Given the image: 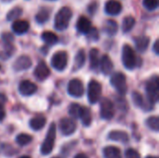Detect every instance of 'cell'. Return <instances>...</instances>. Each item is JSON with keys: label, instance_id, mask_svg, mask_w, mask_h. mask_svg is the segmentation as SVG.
I'll return each mask as SVG.
<instances>
[{"label": "cell", "instance_id": "cell-1", "mask_svg": "<svg viewBox=\"0 0 159 158\" xmlns=\"http://www.w3.org/2000/svg\"><path fill=\"white\" fill-rule=\"evenodd\" d=\"M122 62L126 69L133 70L140 65L141 60L136 56L135 51L129 45H124L122 48Z\"/></svg>", "mask_w": 159, "mask_h": 158}, {"label": "cell", "instance_id": "cell-2", "mask_svg": "<svg viewBox=\"0 0 159 158\" xmlns=\"http://www.w3.org/2000/svg\"><path fill=\"white\" fill-rule=\"evenodd\" d=\"M72 10L68 7H61L57 15L55 16L54 20V27L58 31H63L67 29L69 26L70 20L72 19Z\"/></svg>", "mask_w": 159, "mask_h": 158}, {"label": "cell", "instance_id": "cell-3", "mask_svg": "<svg viewBox=\"0 0 159 158\" xmlns=\"http://www.w3.org/2000/svg\"><path fill=\"white\" fill-rule=\"evenodd\" d=\"M55 140H56V125H55V123H51L48 128V130L47 132L46 139L44 140V142L40 147V152L42 155L48 156L52 152V150L54 148Z\"/></svg>", "mask_w": 159, "mask_h": 158}, {"label": "cell", "instance_id": "cell-4", "mask_svg": "<svg viewBox=\"0 0 159 158\" xmlns=\"http://www.w3.org/2000/svg\"><path fill=\"white\" fill-rule=\"evenodd\" d=\"M146 95L147 100L156 104L159 99V78L157 75L152 76L146 84Z\"/></svg>", "mask_w": 159, "mask_h": 158}, {"label": "cell", "instance_id": "cell-5", "mask_svg": "<svg viewBox=\"0 0 159 158\" xmlns=\"http://www.w3.org/2000/svg\"><path fill=\"white\" fill-rule=\"evenodd\" d=\"M110 83L117 90V92L120 95H125L127 93V90H128L127 79L123 73L116 72L113 74L110 78Z\"/></svg>", "mask_w": 159, "mask_h": 158}, {"label": "cell", "instance_id": "cell-6", "mask_svg": "<svg viewBox=\"0 0 159 158\" xmlns=\"http://www.w3.org/2000/svg\"><path fill=\"white\" fill-rule=\"evenodd\" d=\"M102 96V85L95 79H92L89 83L88 87V99L89 103L95 104L101 100Z\"/></svg>", "mask_w": 159, "mask_h": 158}, {"label": "cell", "instance_id": "cell-7", "mask_svg": "<svg viewBox=\"0 0 159 158\" xmlns=\"http://www.w3.org/2000/svg\"><path fill=\"white\" fill-rule=\"evenodd\" d=\"M100 115L101 117L104 120H111L115 116V105L112 101L107 98L101 100Z\"/></svg>", "mask_w": 159, "mask_h": 158}, {"label": "cell", "instance_id": "cell-8", "mask_svg": "<svg viewBox=\"0 0 159 158\" xmlns=\"http://www.w3.org/2000/svg\"><path fill=\"white\" fill-rule=\"evenodd\" d=\"M51 66L57 71H63L68 63V55L65 51H58L51 58Z\"/></svg>", "mask_w": 159, "mask_h": 158}, {"label": "cell", "instance_id": "cell-9", "mask_svg": "<svg viewBox=\"0 0 159 158\" xmlns=\"http://www.w3.org/2000/svg\"><path fill=\"white\" fill-rule=\"evenodd\" d=\"M67 92L74 98H81L85 93V88L82 81L77 78L70 80L67 86Z\"/></svg>", "mask_w": 159, "mask_h": 158}, {"label": "cell", "instance_id": "cell-10", "mask_svg": "<svg viewBox=\"0 0 159 158\" xmlns=\"http://www.w3.org/2000/svg\"><path fill=\"white\" fill-rule=\"evenodd\" d=\"M76 123L72 118H61L59 122V129L62 135L70 136L74 134L76 130Z\"/></svg>", "mask_w": 159, "mask_h": 158}, {"label": "cell", "instance_id": "cell-11", "mask_svg": "<svg viewBox=\"0 0 159 158\" xmlns=\"http://www.w3.org/2000/svg\"><path fill=\"white\" fill-rule=\"evenodd\" d=\"M132 102L135 104L136 107L141 108L142 110L144 111H151L154 109L153 103H151L147 99H144V97L138 91H133L132 92Z\"/></svg>", "mask_w": 159, "mask_h": 158}, {"label": "cell", "instance_id": "cell-12", "mask_svg": "<svg viewBox=\"0 0 159 158\" xmlns=\"http://www.w3.org/2000/svg\"><path fill=\"white\" fill-rule=\"evenodd\" d=\"M34 74L35 76V78L39 81H44L46 80L49 74H50V70L48 68V66L47 65V63L44 61H40L38 62V64L36 65Z\"/></svg>", "mask_w": 159, "mask_h": 158}, {"label": "cell", "instance_id": "cell-13", "mask_svg": "<svg viewBox=\"0 0 159 158\" xmlns=\"http://www.w3.org/2000/svg\"><path fill=\"white\" fill-rule=\"evenodd\" d=\"M37 90V86L30 80H23L19 85V92L25 97L34 95Z\"/></svg>", "mask_w": 159, "mask_h": 158}, {"label": "cell", "instance_id": "cell-14", "mask_svg": "<svg viewBox=\"0 0 159 158\" xmlns=\"http://www.w3.org/2000/svg\"><path fill=\"white\" fill-rule=\"evenodd\" d=\"M32 66V60L26 55L20 56L13 63V69L16 72H21L28 70Z\"/></svg>", "mask_w": 159, "mask_h": 158}, {"label": "cell", "instance_id": "cell-15", "mask_svg": "<svg viewBox=\"0 0 159 158\" xmlns=\"http://www.w3.org/2000/svg\"><path fill=\"white\" fill-rule=\"evenodd\" d=\"M104 10L109 15H112V16L118 15L122 10V5L117 0H108L105 3Z\"/></svg>", "mask_w": 159, "mask_h": 158}, {"label": "cell", "instance_id": "cell-16", "mask_svg": "<svg viewBox=\"0 0 159 158\" xmlns=\"http://www.w3.org/2000/svg\"><path fill=\"white\" fill-rule=\"evenodd\" d=\"M99 67H100L101 72L105 75H109L113 72L114 64H113V62H112V61L108 55H103L102 57V59L100 60Z\"/></svg>", "mask_w": 159, "mask_h": 158}, {"label": "cell", "instance_id": "cell-17", "mask_svg": "<svg viewBox=\"0 0 159 158\" xmlns=\"http://www.w3.org/2000/svg\"><path fill=\"white\" fill-rule=\"evenodd\" d=\"M30 24L25 20H16L12 23V30L17 34H23L29 30Z\"/></svg>", "mask_w": 159, "mask_h": 158}, {"label": "cell", "instance_id": "cell-18", "mask_svg": "<svg viewBox=\"0 0 159 158\" xmlns=\"http://www.w3.org/2000/svg\"><path fill=\"white\" fill-rule=\"evenodd\" d=\"M108 139L114 142H120L127 143L129 141V136L127 132L122 130H113L108 134Z\"/></svg>", "mask_w": 159, "mask_h": 158}, {"label": "cell", "instance_id": "cell-19", "mask_svg": "<svg viewBox=\"0 0 159 158\" xmlns=\"http://www.w3.org/2000/svg\"><path fill=\"white\" fill-rule=\"evenodd\" d=\"M92 28L91 26V22L90 20L85 17V16H81L78 20H77V22H76V29L79 33L81 34H87L89 33V31Z\"/></svg>", "mask_w": 159, "mask_h": 158}, {"label": "cell", "instance_id": "cell-20", "mask_svg": "<svg viewBox=\"0 0 159 158\" xmlns=\"http://www.w3.org/2000/svg\"><path fill=\"white\" fill-rule=\"evenodd\" d=\"M47 123V119L44 115H36L34 117H33L30 122H29V125H30V128L34 130V131H38L40 129H42L45 125Z\"/></svg>", "mask_w": 159, "mask_h": 158}, {"label": "cell", "instance_id": "cell-21", "mask_svg": "<svg viewBox=\"0 0 159 158\" xmlns=\"http://www.w3.org/2000/svg\"><path fill=\"white\" fill-rule=\"evenodd\" d=\"M135 47H136V49L138 52L140 53H143L147 50L148 47H149V44H150V39L148 36H145V35H142V36H139L137 38H135Z\"/></svg>", "mask_w": 159, "mask_h": 158}, {"label": "cell", "instance_id": "cell-22", "mask_svg": "<svg viewBox=\"0 0 159 158\" xmlns=\"http://www.w3.org/2000/svg\"><path fill=\"white\" fill-rule=\"evenodd\" d=\"M86 62V52L84 49H79L75 57V62H74V71L80 70Z\"/></svg>", "mask_w": 159, "mask_h": 158}, {"label": "cell", "instance_id": "cell-23", "mask_svg": "<svg viewBox=\"0 0 159 158\" xmlns=\"http://www.w3.org/2000/svg\"><path fill=\"white\" fill-rule=\"evenodd\" d=\"M103 31L105 34H107L110 36L116 35L118 31L117 22L114 20H107V21H105L103 25Z\"/></svg>", "mask_w": 159, "mask_h": 158}, {"label": "cell", "instance_id": "cell-24", "mask_svg": "<svg viewBox=\"0 0 159 158\" xmlns=\"http://www.w3.org/2000/svg\"><path fill=\"white\" fill-rule=\"evenodd\" d=\"M104 158H122L121 151L116 146H106L103 148Z\"/></svg>", "mask_w": 159, "mask_h": 158}, {"label": "cell", "instance_id": "cell-25", "mask_svg": "<svg viewBox=\"0 0 159 158\" xmlns=\"http://www.w3.org/2000/svg\"><path fill=\"white\" fill-rule=\"evenodd\" d=\"M100 64V53L97 48H92L89 51V67L91 70L99 68Z\"/></svg>", "mask_w": 159, "mask_h": 158}, {"label": "cell", "instance_id": "cell-26", "mask_svg": "<svg viewBox=\"0 0 159 158\" xmlns=\"http://www.w3.org/2000/svg\"><path fill=\"white\" fill-rule=\"evenodd\" d=\"M79 118L81 119L82 124L85 127H89L90 124H91V122H92V115H91V112H90L89 108H88V107H82V110H81Z\"/></svg>", "mask_w": 159, "mask_h": 158}, {"label": "cell", "instance_id": "cell-27", "mask_svg": "<svg viewBox=\"0 0 159 158\" xmlns=\"http://www.w3.org/2000/svg\"><path fill=\"white\" fill-rule=\"evenodd\" d=\"M41 38L46 43L47 46H53L57 44L59 41L57 34H55L52 32H44L41 35Z\"/></svg>", "mask_w": 159, "mask_h": 158}, {"label": "cell", "instance_id": "cell-28", "mask_svg": "<svg viewBox=\"0 0 159 158\" xmlns=\"http://www.w3.org/2000/svg\"><path fill=\"white\" fill-rule=\"evenodd\" d=\"M135 23H136V20H135L134 17L127 16L126 18H124L123 22H122V31H123V33H125V34L129 33L133 29Z\"/></svg>", "mask_w": 159, "mask_h": 158}, {"label": "cell", "instance_id": "cell-29", "mask_svg": "<svg viewBox=\"0 0 159 158\" xmlns=\"http://www.w3.org/2000/svg\"><path fill=\"white\" fill-rule=\"evenodd\" d=\"M48 19H49V11L48 10V8L45 7L40 8V10L35 15V20L39 24L46 23L48 20Z\"/></svg>", "mask_w": 159, "mask_h": 158}, {"label": "cell", "instance_id": "cell-30", "mask_svg": "<svg viewBox=\"0 0 159 158\" xmlns=\"http://www.w3.org/2000/svg\"><path fill=\"white\" fill-rule=\"evenodd\" d=\"M33 141V137L26 133H20L16 137V142L20 146H25L28 145Z\"/></svg>", "mask_w": 159, "mask_h": 158}, {"label": "cell", "instance_id": "cell-31", "mask_svg": "<svg viewBox=\"0 0 159 158\" xmlns=\"http://www.w3.org/2000/svg\"><path fill=\"white\" fill-rule=\"evenodd\" d=\"M82 107L80 104L78 103H72L69 108H68V113L69 115L73 117V118H79V115H80V113H81V110H82Z\"/></svg>", "mask_w": 159, "mask_h": 158}, {"label": "cell", "instance_id": "cell-32", "mask_svg": "<svg viewBox=\"0 0 159 158\" xmlns=\"http://www.w3.org/2000/svg\"><path fill=\"white\" fill-rule=\"evenodd\" d=\"M22 14V8L20 7H15L12 9H10L7 15V20H16Z\"/></svg>", "mask_w": 159, "mask_h": 158}, {"label": "cell", "instance_id": "cell-33", "mask_svg": "<svg viewBox=\"0 0 159 158\" xmlns=\"http://www.w3.org/2000/svg\"><path fill=\"white\" fill-rule=\"evenodd\" d=\"M146 126L153 131L157 132L159 130V118L157 116H150L146 120Z\"/></svg>", "mask_w": 159, "mask_h": 158}, {"label": "cell", "instance_id": "cell-34", "mask_svg": "<svg viewBox=\"0 0 159 158\" xmlns=\"http://www.w3.org/2000/svg\"><path fill=\"white\" fill-rule=\"evenodd\" d=\"M0 153L6 156H12L16 153L15 149L12 148V146L6 144V143H0Z\"/></svg>", "mask_w": 159, "mask_h": 158}, {"label": "cell", "instance_id": "cell-35", "mask_svg": "<svg viewBox=\"0 0 159 158\" xmlns=\"http://www.w3.org/2000/svg\"><path fill=\"white\" fill-rule=\"evenodd\" d=\"M143 7L149 11H154L158 7V0H143Z\"/></svg>", "mask_w": 159, "mask_h": 158}, {"label": "cell", "instance_id": "cell-36", "mask_svg": "<svg viewBox=\"0 0 159 158\" xmlns=\"http://www.w3.org/2000/svg\"><path fill=\"white\" fill-rule=\"evenodd\" d=\"M14 52V47L12 45H8V46H6V48L4 51L0 52V59H3V60H7L8 59L9 57L12 56Z\"/></svg>", "mask_w": 159, "mask_h": 158}, {"label": "cell", "instance_id": "cell-37", "mask_svg": "<svg viewBox=\"0 0 159 158\" xmlns=\"http://www.w3.org/2000/svg\"><path fill=\"white\" fill-rule=\"evenodd\" d=\"M86 35H87V38H88L89 41H92V42L97 41V40L99 39V37H100V34H99L98 30H97L96 28H94V27H92V28L89 31V33H88Z\"/></svg>", "mask_w": 159, "mask_h": 158}, {"label": "cell", "instance_id": "cell-38", "mask_svg": "<svg viewBox=\"0 0 159 158\" xmlns=\"http://www.w3.org/2000/svg\"><path fill=\"white\" fill-rule=\"evenodd\" d=\"M125 157L126 158H141V155L139 152L133 148H129L126 151L125 153Z\"/></svg>", "mask_w": 159, "mask_h": 158}, {"label": "cell", "instance_id": "cell-39", "mask_svg": "<svg viewBox=\"0 0 159 158\" xmlns=\"http://www.w3.org/2000/svg\"><path fill=\"white\" fill-rule=\"evenodd\" d=\"M2 40L5 43V46H8V45H12L14 37L10 33H4L2 34Z\"/></svg>", "mask_w": 159, "mask_h": 158}, {"label": "cell", "instance_id": "cell-40", "mask_svg": "<svg viewBox=\"0 0 159 158\" xmlns=\"http://www.w3.org/2000/svg\"><path fill=\"white\" fill-rule=\"evenodd\" d=\"M97 8H98V4L97 2H92L89 4V7H88V10H89V14H95V12L97 11Z\"/></svg>", "mask_w": 159, "mask_h": 158}, {"label": "cell", "instance_id": "cell-41", "mask_svg": "<svg viewBox=\"0 0 159 158\" xmlns=\"http://www.w3.org/2000/svg\"><path fill=\"white\" fill-rule=\"evenodd\" d=\"M6 117V111L4 108V105L0 103V122H2Z\"/></svg>", "mask_w": 159, "mask_h": 158}, {"label": "cell", "instance_id": "cell-42", "mask_svg": "<svg viewBox=\"0 0 159 158\" xmlns=\"http://www.w3.org/2000/svg\"><path fill=\"white\" fill-rule=\"evenodd\" d=\"M158 44H159V41L158 40H156V42L154 43V46H153V49H154V51H155V53L157 54V55H158L159 54V48H158Z\"/></svg>", "mask_w": 159, "mask_h": 158}, {"label": "cell", "instance_id": "cell-43", "mask_svg": "<svg viewBox=\"0 0 159 158\" xmlns=\"http://www.w3.org/2000/svg\"><path fill=\"white\" fill-rule=\"evenodd\" d=\"M6 102H7V97L3 93H0V103L4 104Z\"/></svg>", "mask_w": 159, "mask_h": 158}, {"label": "cell", "instance_id": "cell-44", "mask_svg": "<svg viewBox=\"0 0 159 158\" xmlns=\"http://www.w3.org/2000/svg\"><path fill=\"white\" fill-rule=\"evenodd\" d=\"M74 158H89V157H88L85 154H82V153H81V154H77V155H76V156H75Z\"/></svg>", "mask_w": 159, "mask_h": 158}, {"label": "cell", "instance_id": "cell-45", "mask_svg": "<svg viewBox=\"0 0 159 158\" xmlns=\"http://www.w3.org/2000/svg\"><path fill=\"white\" fill-rule=\"evenodd\" d=\"M2 2H4V3H9V2H11L12 0H1Z\"/></svg>", "mask_w": 159, "mask_h": 158}, {"label": "cell", "instance_id": "cell-46", "mask_svg": "<svg viewBox=\"0 0 159 158\" xmlns=\"http://www.w3.org/2000/svg\"><path fill=\"white\" fill-rule=\"evenodd\" d=\"M19 158H31L30 156H20V157Z\"/></svg>", "mask_w": 159, "mask_h": 158}, {"label": "cell", "instance_id": "cell-47", "mask_svg": "<svg viewBox=\"0 0 159 158\" xmlns=\"http://www.w3.org/2000/svg\"><path fill=\"white\" fill-rule=\"evenodd\" d=\"M146 158H158V157H157V156H147Z\"/></svg>", "mask_w": 159, "mask_h": 158}, {"label": "cell", "instance_id": "cell-48", "mask_svg": "<svg viewBox=\"0 0 159 158\" xmlns=\"http://www.w3.org/2000/svg\"><path fill=\"white\" fill-rule=\"evenodd\" d=\"M52 158H60V157H52Z\"/></svg>", "mask_w": 159, "mask_h": 158}, {"label": "cell", "instance_id": "cell-49", "mask_svg": "<svg viewBox=\"0 0 159 158\" xmlns=\"http://www.w3.org/2000/svg\"><path fill=\"white\" fill-rule=\"evenodd\" d=\"M0 69H1V65H0Z\"/></svg>", "mask_w": 159, "mask_h": 158}, {"label": "cell", "instance_id": "cell-50", "mask_svg": "<svg viewBox=\"0 0 159 158\" xmlns=\"http://www.w3.org/2000/svg\"><path fill=\"white\" fill-rule=\"evenodd\" d=\"M50 1H54V0H50Z\"/></svg>", "mask_w": 159, "mask_h": 158}]
</instances>
